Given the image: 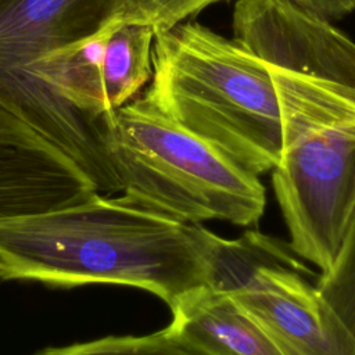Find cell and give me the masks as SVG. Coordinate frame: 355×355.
Here are the masks:
<instances>
[{
    "mask_svg": "<svg viewBox=\"0 0 355 355\" xmlns=\"http://www.w3.org/2000/svg\"><path fill=\"white\" fill-rule=\"evenodd\" d=\"M104 123L119 196L125 200L187 223L258 225L266 204L259 176L159 111L141 93Z\"/></svg>",
    "mask_w": 355,
    "mask_h": 355,
    "instance_id": "3",
    "label": "cell"
},
{
    "mask_svg": "<svg viewBox=\"0 0 355 355\" xmlns=\"http://www.w3.org/2000/svg\"><path fill=\"white\" fill-rule=\"evenodd\" d=\"M32 355H205L176 337L168 327L144 336H107L64 347H49Z\"/></svg>",
    "mask_w": 355,
    "mask_h": 355,
    "instance_id": "11",
    "label": "cell"
},
{
    "mask_svg": "<svg viewBox=\"0 0 355 355\" xmlns=\"http://www.w3.org/2000/svg\"><path fill=\"white\" fill-rule=\"evenodd\" d=\"M226 0H121L115 19L144 24L161 31L180 24L204 8Z\"/></svg>",
    "mask_w": 355,
    "mask_h": 355,
    "instance_id": "13",
    "label": "cell"
},
{
    "mask_svg": "<svg viewBox=\"0 0 355 355\" xmlns=\"http://www.w3.org/2000/svg\"><path fill=\"white\" fill-rule=\"evenodd\" d=\"M316 287L355 340V211L333 265L329 270L319 273Z\"/></svg>",
    "mask_w": 355,
    "mask_h": 355,
    "instance_id": "12",
    "label": "cell"
},
{
    "mask_svg": "<svg viewBox=\"0 0 355 355\" xmlns=\"http://www.w3.org/2000/svg\"><path fill=\"white\" fill-rule=\"evenodd\" d=\"M290 247L330 269L355 211V115L304 132L272 171Z\"/></svg>",
    "mask_w": 355,
    "mask_h": 355,
    "instance_id": "6",
    "label": "cell"
},
{
    "mask_svg": "<svg viewBox=\"0 0 355 355\" xmlns=\"http://www.w3.org/2000/svg\"><path fill=\"white\" fill-rule=\"evenodd\" d=\"M150 25L115 19L105 46L104 92L111 112L137 97L153 75V43Z\"/></svg>",
    "mask_w": 355,
    "mask_h": 355,
    "instance_id": "10",
    "label": "cell"
},
{
    "mask_svg": "<svg viewBox=\"0 0 355 355\" xmlns=\"http://www.w3.org/2000/svg\"><path fill=\"white\" fill-rule=\"evenodd\" d=\"M121 0H0V107L64 153L97 193H119L105 126L67 112L33 79L44 54L92 35L116 17Z\"/></svg>",
    "mask_w": 355,
    "mask_h": 355,
    "instance_id": "4",
    "label": "cell"
},
{
    "mask_svg": "<svg viewBox=\"0 0 355 355\" xmlns=\"http://www.w3.org/2000/svg\"><path fill=\"white\" fill-rule=\"evenodd\" d=\"M222 240L201 223L96 193L78 204L0 219V279L136 287L171 308L184 293L214 283Z\"/></svg>",
    "mask_w": 355,
    "mask_h": 355,
    "instance_id": "1",
    "label": "cell"
},
{
    "mask_svg": "<svg viewBox=\"0 0 355 355\" xmlns=\"http://www.w3.org/2000/svg\"><path fill=\"white\" fill-rule=\"evenodd\" d=\"M115 18L92 35L67 43L39 58L31 73L44 93L67 112L104 126L107 105L103 69L105 46Z\"/></svg>",
    "mask_w": 355,
    "mask_h": 355,
    "instance_id": "9",
    "label": "cell"
},
{
    "mask_svg": "<svg viewBox=\"0 0 355 355\" xmlns=\"http://www.w3.org/2000/svg\"><path fill=\"white\" fill-rule=\"evenodd\" d=\"M297 80L293 55L265 25L239 22L227 39L183 21L155 31L153 75L141 94L261 176L272 172L282 157Z\"/></svg>",
    "mask_w": 355,
    "mask_h": 355,
    "instance_id": "2",
    "label": "cell"
},
{
    "mask_svg": "<svg viewBox=\"0 0 355 355\" xmlns=\"http://www.w3.org/2000/svg\"><path fill=\"white\" fill-rule=\"evenodd\" d=\"M288 243L258 230L223 239L214 276L282 355H355V340Z\"/></svg>",
    "mask_w": 355,
    "mask_h": 355,
    "instance_id": "5",
    "label": "cell"
},
{
    "mask_svg": "<svg viewBox=\"0 0 355 355\" xmlns=\"http://www.w3.org/2000/svg\"><path fill=\"white\" fill-rule=\"evenodd\" d=\"M96 193L64 153L0 107V219L78 204Z\"/></svg>",
    "mask_w": 355,
    "mask_h": 355,
    "instance_id": "7",
    "label": "cell"
},
{
    "mask_svg": "<svg viewBox=\"0 0 355 355\" xmlns=\"http://www.w3.org/2000/svg\"><path fill=\"white\" fill-rule=\"evenodd\" d=\"M166 326L205 355H282L270 338L219 287L205 284L180 295Z\"/></svg>",
    "mask_w": 355,
    "mask_h": 355,
    "instance_id": "8",
    "label": "cell"
}]
</instances>
